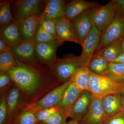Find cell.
<instances>
[{
  "instance_id": "6da1fadb",
  "label": "cell",
  "mask_w": 124,
  "mask_h": 124,
  "mask_svg": "<svg viewBox=\"0 0 124 124\" xmlns=\"http://www.w3.org/2000/svg\"><path fill=\"white\" fill-rule=\"evenodd\" d=\"M16 60L15 66L6 73L23 93L28 104L36 102L62 84L48 67L41 64L31 66Z\"/></svg>"
},
{
  "instance_id": "7a4b0ae2",
  "label": "cell",
  "mask_w": 124,
  "mask_h": 124,
  "mask_svg": "<svg viewBox=\"0 0 124 124\" xmlns=\"http://www.w3.org/2000/svg\"><path fill=\"white\" fill-rule=\"evenodd\" d=\"M115 0H112L104 6L100 5L87 10L93 24L101 34L113 20L117 11Z\"/></svg>"
},
{
  "instance_id": "3957f363",
  "label": "cell",
  "mask_w": 124,
  "mask_h": 124,
  "mask_svg": "<svg viewBox=\"0 0 124 124\" xmlns=\"http://www.w3.org/2000/svg\"><path fill=\"white\" fill-rule=\"evenodd\" d=\"M81 66L79 56L69 54L62 58H57L51 69L58 81L62 84L70 80Z\"/></svg>"
},
{
  "instance_id": "277c9868",
  "label": "cell",
  "mask_w": 124,
  "mask_h": 124,
  "mask_svg": "<svg viewBox=\"0 0 124 124\" xmlns=\"http://www.w3.org/2000/svg\"><path fill=\"white\" fill-rule=\"evenodd\" d=\"M89 90L92 95L102 99L107 95L119 94V84L105 76L91 73L89 84Z\"/></svg>"
},
{
  "instance_id": "5b68a950",
  "label": "cell",
  "mask_w": 124,
  "mask_h": 124,
  "mask_svg": "<svg viewBox=\"0 0 124 124\" xmlns=\"http://www.w3.org/2000/svg\"><path fill=\"white\" fill-rule=\"evenodd\" d=\"M11 1V13L16 20L33 16H39L46 2V0H42Z\"/></svg>"
},
{
  "instance_id": "8992f818",
  "label": "cell",
  "mask_w": 124,
  "mask_h": 124,
  "mask_svg": "<svg viewBox=\"0 0 124 124\" xmlns=\"http://www.w3.org/2000/svg\"><path fill=\"white\" fill-rule=\"evenodd\" d=\"M124 36V15L117 11L111 22L102 32L96 52L111 43L121 39Z\"/></svg>"
},
{
  "instance_id": "52a82bcc",
  "label": "cell",
  "mask_w": 124,
  "mask_h": 124,
  "mask_svg": "<svg viewBox=\"0 0 124 124\" xmlns=\"http://www.w3.org/2000/svg\"><path fill=\"white\" fill-rule=\"evenodd\" d=\"M7 103L8 124H12L29 104L23 93L15 85L7 93Z\"/></svg>"
},
{
  "instance_id": "ba28073f",
  "label": "cell",
  "mask_w": 124,
  "mask_h": 124,
  "mask_svg": "<svg viewBox=\"0 0 124 124\" xmlns=\"http://www.w3.org/2000/svg\"><path fill=\"white\" fill-rule=\"evenodd\" d=\"M101 33L93 23L91 31L82 42V53L79 56L81 66L88 67L96 50L100 41Z\"/></svg>"
},
{
  "instance_id": "9c48e42d",
  "label": "cell",
  "mask_w": 124,
  "mask_h": 124,
  "mask_svg": "<svg viewBox=\"0 0 124 124\" xmlns=\"http://www.w3.org/2000/svg\"><path fill=\"white\" fill-rule=\"evenodd\" d=\"M63 43L58 40L53 42H35L36 54L39 62L51 68L58 58L57 49Z\"/></svg>"
},
{
  "instance_id": "30bf717a",
  "label": "cell",
  "mask_w": 124,
  "mask_h": 124,
  "mask_svg": "<svg viewBox=\"0 0 124 124\" xmlns=\"http://www.w3.org/2000/svg\"><path fill=\"white\" fill-rule=\"evenodd\" d=\"M70 83L68 81L58 85L38 101L30 104L36 112L43 108L57 107Z\"/></svg>"
},
{
  "instance_id": "8fae6325",
  "label": "cell",
  "mask_w": 124,
  "mask_h": 124,
  "mask_svg": "<svg viewBox=\"0 0 124 124\" xmlns=\"http://www.w3.org/2000/svg\"><path fill=\"white\" fill-rule=\"evenodd\" d=\"M11 51L16 58L27 64L36 66L41 64L36 55L34 41L23 40L19 45L12 48Z\"/></svg>"
},
{
  "instance_id": "7c38bea8",
  "label": "cell",
  "mask_w": 124,
  "mask_h": 124,
  "mask_svg": "<svg viewBox=\"0 0 124 124\" xmlns=\"http://www.w3.org/2000/svg\"><path fill=\"white\" fill-rule=\"evenodd\" d=\"M108 119L103 108L101 99L92 95L88 109L81 124H104Z\"/></svg>"
},
{
  "instance_id": "4fadbf2b",
  "label": "cell",
  "mask_w": 124,
  "mask_h": 124,
  "mask_svg": "<svg viewBox=\"0 0 124 124\" xmlns=\"http://www.w3.org/2000/svg\"><path fill=\"white\" fill-rule=\"evenodd\" d=\"M16 21L22 40L34 41L35 34L39 22V16H33Z\"/></svg>"
},
{
  "instance_id": "5bb4252c",
  "label": "cell",
  "mask_w": 124,
  "mask_h": 124,
  "mask_svg": "<svg viewBox=\"0 0 124 124\" xmlns=\"http://www.w3.org/2000/svg\"><path fill=\"white\" fill-rule=\"evenodd\" d=\"M83 91L70 83L57 107L59 111L67 118L69 117L73 105Z\"/></svg>"
},
{
  "instance_id": "9a60e30c",
  "label": "cell",
  "mask_w": 124,
  "mask_h": 124,
  "mask_svg": "<svg viewBox=\"0 0 124 124\" xmlns=\"http://www.w3.org/2000/svg\"><path fill=\"white\" fill-rule=\"evenodd\" d=\"M66 2L63 0H46L44 10L39 17L55 22L65 17Z\"/></svg>"
},
{
  "instance_id": "2e32d148",
  "label": "cell",
  "mask_w": 124,
  "mask_h": 124,
  "mask_svg": "<svg viewBox=\"0 0 124 124\" xmlns=\"http://www.w3.org/2000/svg\"><path fill=\"white\" fill-rule=\"evenodd\" d=\"M92 94L89 90L83 91L76 101L71 111L69 117L72 120L80 122L88 109Z\"/></svg>"
},
{
  "instance_id": "e0dca14e",
  "label": "cell",
  "mask_w": 124,
  "mask_h": 124,
  "mask_svg": "<svg viewBox=\"0 0 124 124\" xmlns=\"http://www.w3.org/2000/svg\"><path fill=\"white\" fill-rule=\"evenodd\" d=\"M100 5L97 2L83 0L71 1L68 3H66L65 5V17L71 21L85 11Z\"/></svg>"
},
{
  "instance_id": "ac0fdd59",
  "label": "cell",
  "mask_w": 124,
  "mask_h": 124,
  "mask_svg": "<svg viewBox=\"0 0 124 124\" xmlns=\"http://www.w3.org/2000/svg\"><path fill=\"white\" fill-rule=\"evenodd\" d=\"M55 23L58 40L63 42L69 41L81 45L70 21L64 18L56 21Z\"/></svg>"
},
{
  "instance_id": "d6986e66",
  "label": "cell",
  "mask_w": 124,
  "mask_h": 124,
  "mask_svg": "<svg viewBox=\"0 0 124 124\" xmlns=\"http://www.w3.org/2000/svg\"><path fill=\"white\" fill-rule=\"evenodd\" d=\"M71 22L76 35L81 46L93 26V23L87 11L80 15Z\"/></svg>"
},
{
  "instance_id": "ffe728a7",
  "label": "cell",
  "mask_w": 124,
  "mask_h": 124,
  "mask_svg": "<svg viewBox=\"0 0 124 124\" xmlns=\"http://www.w3.org/2000/svg\"><path fill=\"white\" fill-rule=\"evenodd\" d=\"M0 38L11 46H17L22 41L16 21L0 27Z\"/></svg>"
},
{
  "instance_id": "44dd1931",
  "label": "cell",
  "mask_w": 124,
  "mask_h": 124,
  "mask_svg": "<svg viewBox=\"0 0 124 124\" xmlns=\"http://www.w3.org/2000/svg\"><path fill=\"white\" fill-rule=\"evenodd\" d=\"M122 95L118 94L102 98V106L108 119L122 111Z\"/></svg>"
},
{
  "instance_id": "7402d4cb",
  "label": "cell",
  "mask_w": 124,
  "mask_h": 124,
  "mask_svg": "<svg viewBox=\"0 0 124 124\" xmlns=\"http://www.w3.org/2000/svg\"><path fill=\"white\" fill-rule=\"evenodd\" d=\"M91 72L87 67L81 66L73 73L70 81L81 91L89 90V84Z\"/></svg>"
},
{
  "instance_id": "603a6c76",
  "label": "cell",
  "mask_w": 124,
  "mask_h": 124,
  "mask_svg": "<svg viewBox=\"0 0 124 124\" xmlns=\"http://www.w3.org/2000/svg\"><path fill=\"white\" fill-rule=\"evenodd\" d=\"M110 64V62L94 54L89 63L88 67L92 73L105 76L109 69Z\"/></svg>"
},
{
  "instance_id": "cb8c5ba5",
  "label": "cell",
  "mask_w": 124,
  "mask_h": 124,
  "mask_svg": "<svg viewBox=\"0 0 124 124\" xmlns=\"http://www.w3.org/2000/svg\"><path fill=\"white\" fill-rule=\"evenodd\" d=\"M121 40L107 45L94 54L99 55L110 62H113L122 53L120 49Z\"/></svg>"
},
{
  "instance_id": "d4e9b609",
  "label": "cell",
  "mask_w": 124,
  "mask_h": 124,
  "mask_svg": "<svg viewBox=\"0 0 124 124\" xmlns=\"http://www.w3.org/2000/svg\"><path fill=\"white\" fill-rule=\"evenodd\" d=\"M36 112L31 104H29L11 124H38Z\"/></svg>"
},
{
  "instance_id": "484cf974",
  "label": "cell",
  "mask_w": 124,
  "mask_h": 124,
  "mask_svg": "<svg viewBox=\"0 0 124 124\" xmlns=\"http://www.w3.org/2000/svg\"><path fill=\"white\" fill-rule=\"evenodd\" d=\"M105 76L118 84L124 83V63L110 62L109 69Z\"/></svg>"
},
{
  "instance_id": "4316f807",
  "label": "cell",
  "mask_w": 124,
  "mask_h": 124,
  "mask_svg": "<svg viewBox=\"0 0 124 124\" xmlns=\"http://www.w3.org/2000/svg\"><path fill=\"white\" fill-rule=\"evenodd\" d=\"M11 1L5 0L0 3V27L8 25L15 19L12 15Z\"/></svg>"
},
{
  "instance_id": "83f0119b",
  "label": "cell",
  "mask_w": 124,
  "mask_h": 124,
  "mask_svg": "<svg viewBox=\"0 0 124 124\" xmlns=\"http://www.w3.org/2000/svg\"><path fill=\"white\" fill-rule=\"evenodd\" d=\"M16 64L15 58L11 52L0 53V75L7 73Z\"/></svg>"
},
{
  "instance_id": "f1b7e54d",
  "label": "cell",
  "mask_w": 124,
  "mask_h": 124,
  "mask_svg": "<svg viewBox=\"0 0 124 124\" xmlns=\"http://www.w3.org/2000/svg\"><path fill=\"white\" fill-rule=\"evenodd\" d=\"M57 40L58 39L57 38L45 31L39 23L35 34L34 38L35 42H50Z\"/></svg>"
},
{
  "instance_id": "f546056e",
  "label": "cell",
  "mask_w": 124,
  "mask_h": 124,
  "mask_svg": "<svg viewBox=\"0 0 124 124\" xmlns=\"http://www.w3.org/2000/svg\"><path fill=\"white\" fill-rule=\"evenodd\" d=\"M14 85L13 80L6 73L0 75V95L7 93Z\"/></svg>"
},
{
  "instance_id": "4dcf8cb0",
  "label": "cell",
  "mask_w": 124,
  "mask_h": 124,
  "mask_svg": "<svg viewBox=\"0 0 124 124\" xmlns=\"http://www.w3.org/2000/svg\"><path fill=\"white\" fill-rule=\"evenodd\" d=\"M58 111L57 107H53L43 108L36 112V115L38 123L44 122Z\"/></svg>"
},
{
  "instance_id": "1f68e13d",
  "label": "cell",
  "mask_w": 124,
  "mask_h": 124,
  "mask_svg": "<svg viewBox=\"0 0 124 124\" xmlns=\"http://www.w3.org/2000/svg\"><path fill=\"white\" fill-rule=\"evenodd\" d=\"M7 93L0 96V124H8V109L7 103Z\"/></svg>"
},
{
  "instance_id": "d6a6232c",
  "label": "cell",
  "mask_w": 124,
  "mask_h": 124,
  "mask_svg": "<svg viewBox=\"0 0 124 124\" xmlns=\"http://www.w3.org/2000/svg\"><path fill=\"white\" fill-rule=\"evenodd\" d=\"M39 23L48 33L57 39L55 22L46 19L40 18Z\"/></svg>"
},
{
  "instance_id": "836d02e7",
  "label": "cell",
  "mask_w": 124,
  "mask_h": 124,
  "mask_svg": "<svg viewBox=\"0 0 124 124\" xmlns=\"http://www.w3.org/2000/svg\"><path fill=\"white\" fill-rule=\"evenodd\" d=\"M66 117L60 112H55L42 124H67V119Z\"/></svg>"
},
{
  "instance_id": "e575fe53",
  "label": "cell",
  "mask_w": 124,
  "mask_h": 124,
  "mask_svg": "<svg viewBox=\"0 0 124 124\" xmlns=\"http://www.w3.org/2000/svg\"><path fill=\"white\" fill-rule=\"evenodd\" d=\"M104 124H124V112L122 111L108 118Z\"/></svg>"
},
{
  "instance_id": "d590c367",
  "label": "cell",
  "mask_w": 124,
  "mask_h": 124,
  "mask_svg": "<svg viewBox=\"0 0 124 124\" xmlns=\"http://www.w3.org/2000/svg\"><path fill=\"white\" fill-rule=\"evenodd\" d=\"M11 46L0 38V53L11 52Z\"/></svg>"
},
{
  "instance_id": "8d00e7d4",
  "label": "cell",
  "mask_w": 124,
  "mask_h": 124,
  "mask_svg": "<svg viewBox=\"0 0 124 124\" xmlns=\"http://www.w3.org/2000/svg\"><path fill=\"white\" fill-rule=\"evenodd\" d=\"M117 7V11L124 15V0H115Z\"/></svg>"
},
{
  "instance_id": "74e56055",
  "label": "cell",
  "mask_w": 124,
  "mask_h": 124,
  "mask_svg": "<svg viewBox=\"0 0 124 124\" xmlns=\"http://www.w3.org/2000/svg\"><path fill=\"white\" fill-rule=\"evenodd\" d=\"M111 62L117 63H124V53H122L116 59Z\"/></svg>"
},
{
  "instance_id": "f35d334b",
  "label": "cell",
  "mask_w": 124,
  "mask_h": 124,
  "mask_svg": "<svg viewBox=\"0 0 124 124\" xmlns=\"http://www.w3.org/2000/svg\"><path fill=\"white\" fill-rule=\"evenodd\" d=\"M119 94L124 97V83L119 84Z\"/></svg>"
},
{
  "instance_id": "ab89813d",
  "label": "cell",
  "mask_w": 124,
  "mask_h": 124,
  "mask_svg": "<svg viewBox=\"0 0 124 124\" xmlns=\"http://www.w3.org/2000/svg\"><path fill=\"white\" fill-rule=\"evenodd\" d=\"M120 49L121 53H124V36L121 40Z\"/></svg>"
},
{
  "instance_id": "60d3db41",
  "label": "cell",
  "mask_w": 124,
  "mask_h": 124,
  "mask_svg": "<svg viewBox=\"0 0 124 124\" xmlns=\"http://www.w3.org/2000/svg\"><path fill=\"white\" fill-rule=\"evenodd\" d=\"M67 124H81L80 122H77V121H75L72 120H71L69 122H68Z\"/></svg>"
},
{
  "instance_id": "b9f144b4",
  "label": "cell",
  "mask_w": 124,
  "mask_h": 124,
  "mask_svg": "<svg viewBox=\"0 0 124 124\" xmlns=\"http://www.w3.org/2000/svg\"><path fill=\"white\" fill-rule=\"evenodd\" d=\"M122 111L124 112V97L122 96Z\"/></svg>"
},
{
  "instance_id": "7bdbcfd3",
  "label": "cell",
  "mask_w": 124,
  "mask_h": 124,
  "mask_svg": "<svg viewBox=\"0 0 124 124\" xmlns=\"http://www.w3.org/2000/svg\"><path fill=\"white\" fill-rule=\"evenodd\" d=\"M38 124H42V123H38Z\"/></svg>"
},
{
  "instance_id": "ee69618b",
  "label": "cell",
  "mask_w": 124,
  "mask_h": 124,
  "mask_svg": "<svg viewBox=\"0 0 124 124\" xmlns=\"http://www.w3.org/2000/svg\"></svg>"
}]
</instances>
